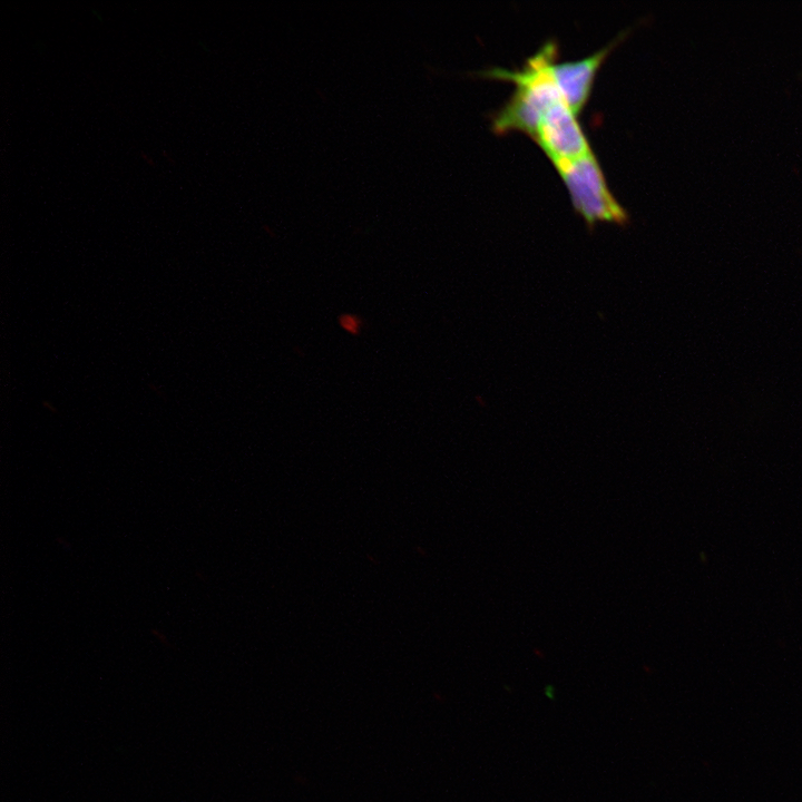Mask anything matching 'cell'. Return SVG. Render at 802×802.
<instances>
[{"mask_svg":"<svg viewBox=\"0 0 802 802\" xmlns=\"http://www.w3.org/2000/svg\"><path fill=\"white\" fill-rule=\"evenodd\" d=\"M532 139L552 164L593 154L577 116L564 99H559L544 113Z\"/></svg>","mask_w":802,"mask_h":802,"instance_id":"2","label":"cell"},{"mask_svg":"<svg viewBox=\"0 0 802 802\" xmlns=\"http://www.w3.org/2000/svg\"><path fill=\"white\" fill-rule=\"evenodd\" d=\"M625 35L626 31L620 32L608 45L583 59L556 62L555 58L549 62V74L565 102L576 116L581 111L589 98L600 65Z\"/></svg>","mask_w":802,"mask_h":802,"instance_id":"3","label":"cell"},{"mask_svg":"<svg viewBox=\"0 0 802 802\" xmlns=\"http://www.w3.org/2000/svg\"><path fill=\"white\" fill-rule=\"evenodd\" d=\"M338 325L348 334L359 336L364 326V320L358 313L342 312L338 315Z\"/></svg>","mask_w":802,"mask_h":802,"instance_id":"4","label":"cell"},{"mask_svg":"<svg viewBox=\"0 0 802 802\" xmlns=\"http://www.w3.org/2000/svg\"><path fill=\"white\" fill-rule=\"evenodd\" d=\"M566 184L574 207L593 229L597 222L624 226L628 213L610 193L595 154L552 164Z\"/></svg>","mask_w":802,"mask_h":802,"instance_id":"1","label":"cell"}]
</instances>
